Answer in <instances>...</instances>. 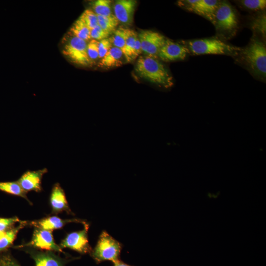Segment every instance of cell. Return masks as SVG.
Wrapping results in <instances>:
<instances>
[{
    "label": "cell",
    "instance_id": "obj_30",
    "mask_svg": "<svg viewBox=\"0 0 266 266\" xmlns=\"http://www.w3.org/2000/svg\"><path fill=\"white\" fill-rule=\"evenodd\" d=\"M112 44L108 38L104 39L99 41V58L102 59L112 47Z\"/></svg>",
    "mask_w": 266,
    "mask_h": 266
},
{
    "label": "cell",
    "instance_id": "obj_35",
    "mask_svg": "<svg viewBox=\"0 0 266 266\" xmlns=\"http://www.w3.org/2000/svg\"><path fill=\"white\" fill-rule=\"evenodd\" d=\"M4 233H5V232H1V231H0V239L3 236L4 234Z\"/></svg>",
    "mask_w": 266,
    "mask_h": 266
},
{
    "label": "cell",
    "instance_id": "obj_8",
    "mask_svg": "<svg viewBox=\"0 0 266 266\" xmlns=\"http://www.w3.org/2000/svg\"><path fill=\"white\" fill-rule=\"evenodd\" d=\"M142 51L147 55L157 58L160 50L166 38L161 33L151 30H142L138 35Z\"/></svg>",
    "mask_w": 266,
    "mask_h": 266
},
{
    "label": "cell",
    "instance_id": "obj_29",
    "mask_svg": "<svg viewBox=\"0 0 266 266\" xmlns=\"http://www.w3.org/2000/svg\"><path fill=\"white\" fill-rule=\"evenodd\" d=\"M109 34L105 32L98 25L90 31L91 38L96 40H101L107 38Z\"/></svg>",
    "mask_w": 266,
    "mask_h": 266
},
{
    "label": "cell",
    "instance_id": "obj_34",
    "mask_svg": "<svg viewBox=\"0 0 266 266\" xmlns=\"http://www.w3.org/2000/svg\"><path fill=\"white\" fill-rule=\"evenodd\" d=\"M113 266H133L124 263L120 260L116 261L115 262L113 263Z\"/></svg>",
    "mask_w": 266,
    "mask_h": 266
},
{
    "label": "cell",
    "instance_id": "obj_9",
    "mask_svg": "<svg viewBox=\"0 0 266 266\" xmlns=\"http://www.w3.org/2000/svg\"><path fill=\"white\" fill-rule=\"evenodd\" d=\"M220 1L216 0H181L179 3L180 6L212 22Z\"/></svg>",
    "mask_w": 266,
    "mask_h": 266
},
{
    "label": "cell",
    "instance_id": "obj_4",
    "mask_svg": "<svg viewBox=\"0 0 266 266\" xmlns=\"http://www.w3.org/2000/svg\"><path fill=\"white\" fill-rule=\"evenodd\" d=\"M122 248V244L104 231L90 254L97 264L106 261L114 263L120 260Z\"/></svg>",
    "mask_w": 266,
    "mask_h": 266
},
{
    "label": "cell",
    "instance_id": "obj_28",
    "mask_svg": "<svg viewBox=\"0 0 266 266\" xmlns=\"http://www.w3.org/2000/svg\"><path fill=\"white\" fill-rule=\"evenodd\" d=\"M98 44L99 41L95 39H92L87 43V54L91 62L99 58Z\"/></svg>",
    "mask_w": 266,
    "mask_h": 266
},
{
    "label": "cell",
    "instance_id": "obj_20",
    "mask_svg": "<svg viewBox=\"0 0 266 266\" xmlns=\"http://www.w3.org/2000/svg\"><path fill=\"white\" fill-rule=\"evenodd\" d=\"M90 30L79 18L73 23L70 28L71 35L86 41L91 39Z\"/></svg>",
    "mask_w": 266,
    "mask_h": 266
},
{
    "label": "cell",
    "instance_id": "obj_32",
    "mask_svg": "<svg viewBox=\"0 0 266 266\" xmlns=\"http://www.w3.org/2000/svg\"><path fill=\"white\" fill-rule=\"evenodd\" d=\"M0 266H20L13 257L8 253L0 255Z\"/></svg>",
    "mask_w": 266,
    "mask_h": 266
},
{
    "label": "cell",
    "instance_id": "obj_23",
    "mask_svg": "<svg viewBox=\"0 0 266 266\" xmlns=\"http://www.w3.org/2000/svg\"><path fill=\"white\" fill-rule=\"evenodd\" d=\"M125 29L126 28L123 27L116 29L112 36L108 38L112 45L121 50L123 54L125 52L126 39Z\"/></svg>",
    "mask_w": 266,
    "mask_h": 266
},
{
    "label": "cell",
    "instance_id": "obj_11",
    "mask_svg": "<svg viewBox=\"0 0 266 266\" xmlns=\"http://www.w3.org/2000/svg\"><path fill=\"white\" fill-rule=\"evenodd\" d=\"M189 53L186 46L166 39L159 51L158 57L165 62L183 60Z\"/></svg>",
    "mask_w": 266,
    "mask_h": 266
},
{
    "label": "cell",
    "instance_id": "obj_31",
    "mask_svg": "<svg viewBox=\"0 0 266 266\" xmlns=\"http://www.w3.org/2000/svg\"><path fill=\"white\" fill-rule=\"evenodd\" d=\"M20 222L17 217L4 218H0V231L4 232L10 228L17 222Z\"/></svg>",
    "mask_w": 266,
    "mask_h": 266
},
{
    "label": "cell",
    "instance_id": "obj_3",
    "mask_svg": "<svg viewBox=\"0 0 266 266\" xmlns=\"http://www.w3.org/2000/svg\"><path fill=\"white\" fill-rule=\"evenodd\" d=\"M187 47L189 52L196 55L215 54L235 56L240 50L239 48L215 38L190 40L188 41Z\"/></svg>",
    "mask_w": 266,
    "mask_h": 266
},
{
    "label": "cell",
    "instance_id": "obj_6",
    "mask_svg": "<svg viewBox=\"0 0 266 266\" xmlns=\"http://www.w3.org/2000/svg\"><path fill=\"white\" fill-rule=\"evenodd\" d=\"M87 47V41L72 35L65 43L63 53L77 65L88 66L91 61L88 56Z\"/></svg>",
    "mask_w": 266,
    "mask_h": 266
},
{
    "label": "cell",
    "instance_id": "obj_10",
    "mask_svg": "<svg viewBox=\"0 0 266 266\" xmlns=\"http://www.w3.org/2000/svg\"><path fill=\"white\" fill-rule=\"evenodd\" d=\"M31 246L42 250L63 252L59 245L55 243L51 232L40 229H35L31 241L20 247Z\"/></svg>",
    "mask_w": 266,
    "mask_h": 266
},
{
    "label": "cell",
    "instance_id": "obj_1",
    "mask_svg": "<svg viewBox=\"0 0 266 266\" xmlns=\"http://www.w3.org/2000/svg\"><path fill=\"white\" fill-rule=\"evenodd\" d=\"M135 70L141 78L160 87L168 88L173 85L172 76L157 58L140 56L136 63Z\"/></svg>",
    "mask_w": 266,
    "mask_h": 266
},
{
    "label": "cell",
    "instance_id": "obj_2",
    "mask_svg": "<svg viewBox=\"0 0 266 266\" xmlns=\"http://www.w3.org/2000/svg\"><path fill=\"white\" fill-rule=\"evenodd\" d=\"M242 60L255 76L264 78L266 74V48L258 38H253L249 44L240 49Z\"/></svg>",
    "mask_w": 266,
    "mask_h": 266
},
{
    "label": "cell",
    "instance_id": "obj_33",
    "mask_svg": "<svg viewBox=\"0 0 266 266\" xmlns=\"http://www.w3.org/2000/svg\"><path fill=\"white\" fill-rule=\"evenodd\" d=\"M142 52L141 44L139 38L137 36L135 40L134 46L133 48V57L135 59L138 56H139Z\"/></svg>",
    "mask_w": 266,
    "mask_h": 266
},
{
    "label": "cell",
    "instance_id": "obj_18",
    "mask_svg": "<svg viewBox=\"0 0 266 266\" xmlns=\"http://www.w3.org/2000/svg\"><path fill=\"white\" fill-rule=\"evenodd\" d=\"M26 224V221H21L18 226L10 228L5 232L3 236L0 239V253L5 251L13 244L19 231L24 228Z\"/></svg>",
    "mask_w": 266,
    "mask_h": 266
},
{
    "label": "cell",
    "instance_id": "obj_15",
    "mask_svg": "<svg viewBox=\"0 0 266 266\" xmlns=\"http://www.w3.org/2000/svg\"><path fill=\"white\" fill-rule=\"evenodd\" d=\"M50 203L54 213H57L64 211L68 213H71L65 193L58 183H55L53 186L50 194Z\"/></svg>",
    "mask_w": 266,
    "mask_h": 266
},
{
    "label": "cell",
    "instance_id": "obj_5",
    "mask_svg": "<svg viewBox=\"0 0 266 266\" xmlns=\"http://www.w3.org/2000/svg\"><path fill=\"white\" fill-rule=\"evenodd\" d=\"M220 35L228 38L236 32L238 20L234 10L227 1H220L212 22Z\"/></svg>",
    "mask_w": 266,
    "mask_h": 266
},
{
    "label": "cell",
    "instance_id": "obj_12",
    "mask_svg": "<svg viewBox=\"0 0 266 266\" xmlns=\"http://www.w3.org/2000/svg\"><path fill=\"white\" fill-rule=\"evenodd\" d=\"M46 168L37 170H28L24 173L17 182L27 193L29 191L40 192L42 190V179L47 173Z\"/></svg>",
    "mask_w": 266,
    "mask_h": 266
},
{
    "label": "cell",
    "instance_id": "obj_16",
    "mask_svg": "<svg viewBox=\"0 0 266 266\" xmlns=\"http://www.w3.org/2000/svg\"><path fill=\"white\" fill-rule=\"evenodd\" d=\"M123 57L125 58L124 55L121 50L112 46L105 55L101 59L99 65L104 68L117 66L123 64Z\"/></svg>",
    "mask_w": 266,
    "mask_h": 266
},
{
    "label": "cell",
    "instance_id": "obj_22",
    "mask_svg": "<svg viewBox=\"0 0 266 266\" xmlns=\"http://www.w3.org/2000/svg\"><path fill=\"white\" fill-rule=\"evenodd\" d=\"M98 25L109 34L113 33L118 25L119 21L114 14L108 16L97 15Z\"/></svg>",
    "mask_w": 266,
    "mask_h": 266
},
{
    "label": "cell",
    "instance_id": "obj_13",
    "mask_svg": "<svg viewBox=\"0 0 266 266\" xmlns=\"http://www.w3.org/2000/svg\"><path fill=\"white\" fill-rule=\"evenodd\" d=\"M137 1L133 0H119L114 4V16L118 21L125 25H130L133 21V14Z\"/></svg>",
    "mask_w": 266,
    "mask_h": 266
},
{
    "label": "cell",
    "instance_id": "obj_19",
    "mask_svg": "<svg viewBox=\"0 0 266 266\" xmlns=\"http://www.w3.org/2000/svg\"><path fill=\"white\" fill-rule=\"evenodd\" d=\"M0 191L6 193L19 196L30 202L27 197V192L20 186L17 181L12 182H0Z\"/></svg>",
    "mask_w": 266,
    "mask_h": 266
},
{
    "label": "cell",
    "instance_id": "obj_25",
    "mask_svg": "<svg viewBox=\"0 0 266 266\" xmlns=\"http://www.w3.org/2000/svg\"><path fill=\"white\" fill-rule=\"evenodd\" d=\"M79 18L84 22L90 30L98 25L97 15L91 9L85 10Z\"/></svg>",
    "mask_w": 266,
    "mask_h": 266
},
{
    "label": "cell",
    "instance_id": "obj_14",
    "mask_svg": "<svg viewBox=\"0 0 266 266\" xmlns=\"http://www.w3.org/2000/svg\"><path fill=\"white\" fill-rule=\"evenodd\" d=\"M70 222L81 223L84 225L87 224L85 221L80 219L63 220L57 216H53L33 221L31 223V225L37 229L51 232L55 230L62 229L66 224Z\"/></svg>",
    "mask_w": 266,
    "mask_h": 266
},
{
    "label": "cell",
    "instance_id": "obj_27",
    "mask_svg": "<svg viewBox=\"0 0 266 266\" xmlns=\"http://www.w3.org/2000/svg\"><path fill=\"white\" fill-rule=\"evenodd\" d=\"M239 1L244 7L252 10H264L266 7L265 0H243Z\"/></svg>",
    "mask_w": 266,
    "mask_h": 266
},
{
    "label": "cell",
    "instance_id": "obj_21",
    "mask_svg": "<svg viewBox=\"0 0 266 266\" xmlns=\"http://www.w3.org/2000/svg\"><path fill=\"white\" fill-rule=\"evenodd\" d=\"M126 39L124 57L127 62L134 60L133 57V48L135 40L138 36L136 33L131 29H126Z\"/></svg>",
    "mask_w": 266,
    "mask_h": 266
},
{
    "label": "cell",
    "instance_id": "obj_17",
    "mask_svg": "<svg viewBox=\"0 0 266 266\" xmlns=\"http://www.w3.org/2000/svg\"><path fill=\"white\" fill-rule=\"evenodd\" d=\"M35 266H64L61 259L52 252H33Z\"/></svg>",
    "mask_w": 266,
    "mask_h": 266
},
{
    "label": "cell",
    "instance_id": "obj_26",
    "mask_svg": "<svg viewBox=\"0 0 266 266\" xmlns=\"http://www.w3.org/2000/svg\"><path fill=\"white\" fill-rule=\"evenodd\" d=\"M266 14L263 13L255 17L251 23L252 29L260 33L264 37H266Z\"/></svg>",
    "mask_w": 266,
    "mask_h": 266
},
{
    "label": "cell",
    "instance_id": "obj_24",
    "mask_svg": "<svg viewBox=\"0 0 266 266\" xmlns=\"http://www.w3.org/2000/svg\"><path fill=\"white\" fill-rule=\"evenodd\" d=\"M111 1L109 0H97L92 4L93 11L97 15L108 16L112 14Z\"/></svg>",
    "mask_w": 266,
    "mask_h": 266
},
{
    "label": "cell",
    "instance_id": "obj_7",
    "mask_svg": "<svg viewBox=\"0 0 266 266\" xmlns=\"http://www.w3.org/2000/svg\"><path fill=\"white\" fill-rule=\"evenodd\" d=\"M89 224L84 225L83 230L70 233L61 241V248H68L81 254L91 253L92 248L88 238Z\"/></svg>",
    "mask_w": 266,
    "mask_h": 266
}]
</instances>
